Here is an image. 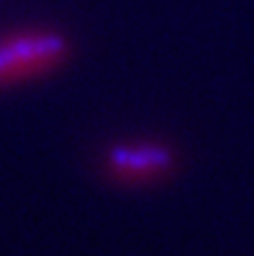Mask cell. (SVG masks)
<instances>
[{
    "instance_id": "1",
    "label": "cell",
    "mask_w": 254,
    "mask_h": 256,
    "mask_svg": "<svg viewBox=\"0 0 254 256\" xmlns=\"http://www.w3.org/2000/svg\"><path fill=\"white\" fill-rule=\"evenodd\" d=\"M72 40L56 27H18L0 34V90L38 81L61 70Z\"/></svg>"
},
{
    "instance_id": "2",
    "label": "cell",
    "mask_w": 254,
    "mask_h": 256,
    "mask_svg": "<svg viewBox=\"0 0 254 256\" xmlns=\"http://www.w3.org/2000/svg\"><path fill=\"white\" fill-rule=\"evenodd\" d=\"M178 150L162 140H130L104 150L99 171L108 182L126 189L158 186L178 171Z\"/></svg>"
}]
</instances>
